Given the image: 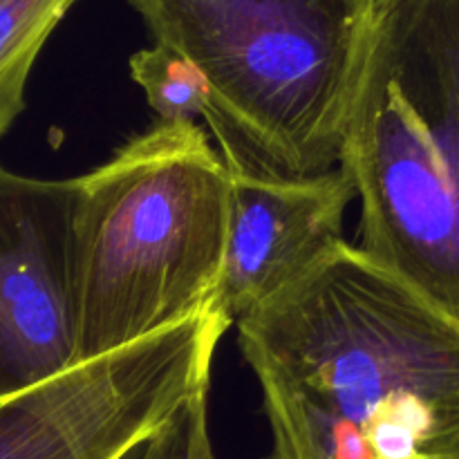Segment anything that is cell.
I'll use <instances>...</instances> for the list:
<instances>
[{
  "mask_svg": "<svg viewBox=\"0 0 459 459\" xmlns=\"http://www.w3.org/2000/svg\"><path fill=\"white\" fill-rule=\"evenodd\" d=\"M236 323L272 459H459V318L361 247Z\"/></svg>",
  "mask_w": 459,
  "mask_h": 459,
  "instance_id": "1",
  "label": "cell"
},
{
  "mask_svg": "<svg viewBox=\"0 0 459 459\" xmlns=\"http://www.w3.org/2000/svg\"><path fill=\"white\" fill-rule=\"evenodd\" d=\"M341 166L359 247L459 318V0H377Z\"/></svg>",
  "mask_w": 459,
  "mask_h": 459,
  "instance_id": "2",
  "label": "cell"
},
{
  "mask_svg": "<svg viewBox=\"0 0 459 459\" xmlns=\"http://www.w3.org/2000/svg\"><path fill=\"white\" fill-rule=\"evenodd\" d=\"M155 43L209 81L229 173L314 178L341 166L377 0H126Z\"/></svg>",
  "mask_w": 459,
  "mask_h": 459,
  "instance_id": "3",
  "label": "cell"
},
{
  "mask_svg": "<svg viewBox=\"0 0 459 459\" xmlns=\"http://www.w3.org/2000/svg\"><path fill=\"white\" fill-rule=\"evenodd\" d=\"M231 173L197 124L160 121L79 178L76 363L218 300Z\"/></svg>",
  "mask_w": 459,
  "mask_h": 459,
  "instance_id": "4",
  "label": "cell"
},
{
  "mask_svg": "<svg viewBox=\"0 0 459 459\" xmlns=\"http://www.w3.org/2000/svg\"><path fill=\"white\" fill-rule=\"evenodd\" d=\"M233 325L204 312L0 399V459H124L211 385Z\"/></svg>",
  "mask_w": 459,
  "mask_h": 459,
  "instance_id": "5",
  "label": "cell"
},
{
  "mask_svg": "<svg viewBox=\"0 0 459 459\" xmlns=\"http://www.w3.org/2000/svg\"><path fill=\"white\" fill-rule=\"evenodd\" d=\"M76 202L0 166V399L76 366Z\"/></svg>",
  "mask_w": 459,
  "mask_h": 459,
  "instance_id": "6",
  "label": "cell"
},
{
  "mask_svg": "<svg viewBox=\"0 0 459 459\" xmlns=\"http://www.w3.org/2000/svg\"><path fill=\"white\" fill-rule=\"evenodd\" d=\"M354 197L343 166L314 178L231 173L218 303L233 323L305 276L343 240Z\"/></svg>",
  "mask_w": 459,
  "mask_h": 459,
  "instance_id": "7",
  "label": "cell"
},
{
  "mask_svg": "<svg viewBox=\"0 0 459 459\" xmlns=\"http://www.w3.org/2000/svg\"><path fill=\"white\" fill-rule=\"evenodd\" d=\"M76 0H0V139L25 110L31 67Z\"/></svg>",
  "mask_w": 459,
  "mask_h": 459,
  "instance_id": "8",
  "label": "cell"
},
{
  "mask_svg": "<svg viewBox=\"0 0 459 459\" xmlns=\"http://www.w3.org/2000/svg\"><path fill=\"white\" fill-rule=\"evenodd\" d=\"M130 76L143 90L160 121L195 124L213 112L209 81L188 56L169 45L155 43L130 58Z\"/></svg>",
  "mask_w": 459,
  "mask_h": 459,
  "instance_id": "9",
  "label": "cell"
},
{
  "mask_svg": "<svg viewBox=\"0 0 459 459\" xmlns=\"http://www.w3.org/2000/svg\"><path fill=\"white\" fill-rule=\"evenodd\" d=\"M124 459H218L209 426V385L191 394L161 429Z\"/></svg>",
  "mask_w": 459,
  "mask_h": 459,
  "instance_id": "10",
  "label": "cell"
},
{
  "mask_svg": "<svg viewBox=\"0 0 459 459\" xmlns=\"http://www.w3.org/2000/svg\"><path fill=\"white\" fill-rule=\"evenodd\" d=\"M264 459H272V457H264Z\"/></svg>",
  "mask_w": 459,
  "mask_h": 459,
  "instance_id": "11",
  "label": "cell"
}]
</instances>
